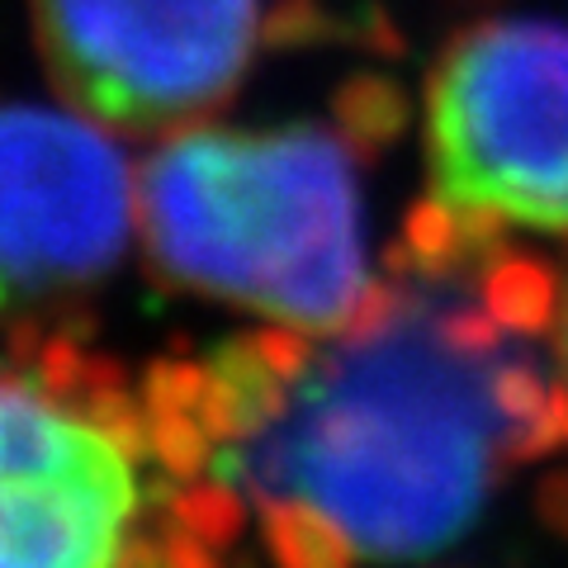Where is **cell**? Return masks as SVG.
Instances as JSON below:
<instances>
[{"mask_svg": "<svg viewBox=\"0 0 568 568\" xmlns=\"http://www.w3.org/2000/svg\"><path fill=\"white\" fill-rule=\"evenodd\" d=\"M545 265L417 213L398 271L332 332L246 336L148 384L190 474L252 511L280 568L440 555L521 459L564 440Z\"/></svg>", "mask_w": 568, "mask_h": 568, "instance_id": "1", "label": "cell"}, {"mask_svg": "<svg viewBox=\"0 0 568 568\" xmlns=\"http://www.w3.org/2000/svg\"><path fill=\"white\" fill-rule=\"evenodd\" d=\"M237 517L81 342L0 332V568H223Z\"/></svg>", "mask_w": 568, "mask_h": 568, "instance_id": "2", "label": "cell"}, {"mask_svg": "<svg viewBox=\"0 0 568 568\" xmlns=\"http://www.w3.org/2000/svg\"><path fill=\"white\" fill-rule=\"evenodd\" d=\"M138 237L171 284L284 332L346 327L379 290L355 156L317 123L171 133L138 166Z\"/></svg>", "mask_w": 568, "mask_h": 568, "instance_id": "3", "label": "cell"}, {"mask_svg": "<svg viewBox=\"0 0 568 568\" xmlns=\"http://www.w3.org/2000/svg\"><path fill=\"white\" fill-rule=\"evenodd\" d=\"M432 204L478 233H568V24L459 29L426 81Z\"/></svg>", "mask_w": 568, "mask_h": 568, "instance_id": "4", "label": "cell"}, {"mask_svg": "<svg viewBox=\"0 0 568 568\" xmlns=\"http://www.w3.org/2000/svg\"><path fill=\"white\" fill-rule=\"evenodd\" d=\"M58 95L100 129L181 133L242 85L261 0H33Z\"/></svg>", "mask_w": 568, "mask_h": 568, "instance_id": "5", "label": "cell"}, {"mask_svg": "<svg viewBox=\"0 0 568 568\" xmlns=\"http://www.w3.org/2000/svg\"><path fill=\"white\" fill-rule=\"evenodd\" d=\"M138 233V171L85 114L0 100V317L85 294Z\"/></svg>", "mask_w": 568, "mask_h": 568, "instance_id": "6", "label": "cell"}, {"mask_svg": "<svg viewBox=\"0 0 568 568\" xmlns=\"http://www.w3.org/2000/svg\"><path fill=\"white\" fill-rule=\"evenodd\" d=\"M549 355H555V384H559V407H564V436H568V284L555 304V327H549Z\"/></svg>", "mask_w": 568, "mask_h": 568, "instance_id": "7", "label": "cell"}]
</instances>
